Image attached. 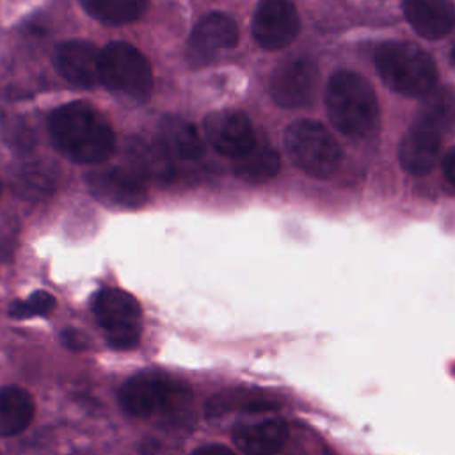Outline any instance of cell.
<instances>
[{
	"label": "cell",
	"instance_id": "obj_1",
	"mask_svg": "<svg viewBox=\"0 0 455 455\" xmlns=\"http://www.w3.org/2000/svg\"><path fill=\"white\" fill-rule=\"evenodd\" d=\"M48 132L59 153L76 164H100L116 149V135L100 112L84 101L57 107Z\"/></svg>",
	"mask_w": 455,
	"mask_h": 455
},
{
	"label": "cell",
	"instance_id": "obj_2",
	"mask_svg": "<svg viewBox=\"0 0 455 455\" xmlns=\"http://www.w3.org/2000/svg\"><path fill=\"white\" fill-rule=\"evenodd\" d=\"M325 110L343 135L364 137L379 119L377 96L370 82L354 71H338L325 91Z\"/></svg>",
	"mask_w": 455,
	"mask_h": 455
},
{
	"label": "cell",
	"instance_id": "obj_3",
	"mask_svg": "<svg viewBox=\"0 0 455 455\" xmlns=\"http://www.w3.org/2000/svg\"><path fill=\"white\" fill-rule=\"evenodd\" d=\"M375 68L382 82L403 96H425L437 82L432 57L418 44L405 41L384 43L375 53Z\"/></svg>",
	"mask_w": 455,
	"mask_h": 455
},
{
	"label": "cell",
	"instance_id": "obj_4",
	"mask_svg": "<svg viewBox=\"0 0 455 455\" xmlns=\"http://www.w3.org/2000/svg\"><path fill=\"white\" fill-rule=\"evenodd\" d=\"M284 149L290 160L306 174L325 180L341 162V148L327 128L316 121L300 119L284 132Z\"/></svg>",
	"mask_w": 455,
	"mask_h": 455
},
{
	"label": "cell",
	"instance_id": "obj_5",
	"mask_svg": "<svg viewBox=\"0 0 455 455\" xmlns=\"http://www.w3.org/2000/svg\"><path fill=\"white\" fill-rule=\"evenodd\" d=\"M98 76L107 89L135 101H146L153 91L148 59L128 43H110L100 52Z\"/></svg>",
	"mask_w": 455,
	"mask_h": 455
},
{
	"label": "cell",
	"instance_id": "obj_6",
	"mask_svg": "<svg viewBox=\"0 0 455 455\" xmlns=\"http://www.w3.org/2000/svg\"><path fill=\"white\" fill-rule=\"evenodd\" d=\"M92 313L108 347L130 350L139 345L142 311L135 297L117 288H103L92 299Z\"/></svg>",
	"mask_w": 455,
	"mask_h": 455
},
{
	"label": "cell",
	"instance_id": "obj_7",
	"mask_svg": "<svg viewBox=\"0 0 455 455\" xmlns=\"http://www.w3.org/2000/svg\"><path fill=\"white\" fill-rule=\"evenodd\" d=\"M188 387L160 373L146 371L130 377L119 389V403L124 412L137 418L151 416L162 409H176L188 402Z\"/></svg>",
	"mask_w": 455,
	"mask_h": 455
},
{
	"label": "cell",
	"instance_id": "obj_8",
	"mask_svg": "<svg viewBox=\"0 0 455 455\" xmlns=\"http://www.w3.org/2000/svg\"><path fill=\"white\" fill-rule=\"evenodd\" d=\"M300 30V18L291 0H259L252 16V37L265 50L288 46Z\"/></svg>",
	"mask_w": 455,
	"mask_h": 455
},
{
	"label": "cell",
	"instance_id": "obj_9",
	"mask_svg": "<svg viewBox=\"0 0 455 455\" xmlns=\"http://www.w3.org/2000/svg\"><path fill=\"white\" fill-rule=\"evenodd\" d=\"M318 71L307 59H290L275 68L270 76V96L284 108H302L311 103Z\"/></svg>",
	"mask_w": 455,
	"mask_h": 455
},
{
	"label": "cell",
	"instance_id": "obj_10",
	"mask_svg": "<svg viewBox=\"0 0 455 455\" xmlns=\"http://www.w3.org/2000/svg\"><path fill=\"white\" fill-rule=\"evenodd\" d=\"M204 135L217 153L235 160L256 144L249 117L238 110L226 108L208 114L204 119Z\"/></svg>",
	"mask_w": 455,
	"mask_h": 455
},
{
	"label": "cell",
	"instance_id": "obj_11",
	"mask_svg": "<svg viewBox=\"0 0 455 455\" xmlns=\"http://www.w3.org/2000/svg\"><path fill=\"white\" fill-rule=\"evenodd\" d=\"M443 130L423 117L409 126L398 146V160L402 167L414 176L428 174L439 162Z\"/></svg>",
	"mask_w": 455,
	"mask_h": 455
},
{
	"label": "cell",
	"instance_id": "obj_12",
	"mask_svg": "<svg viewBox=\"0 0 455 455\" xmlns=\"http://www.w3.org/2000/svg\"><path fill=\"white\" fill-rule=\"evenodd\" d=\"M91 194L103 204L116 208H139L146 203V190L140 178L123 167L92 171L87 176Z\"/></svg>",
	"mask_w": 455,
	"mask_h": 455
},
{
	"label": "cell",
	"instance_id": "obj_13",
	"mask_svg": "<svg viewBox=\"0 0 455 455\" xmlns=\"http://www.w3.org/2000/svg\"><path fill=\"white\" fill-rule=\"evenodd\" d=\"M53 64L59 75L76 87H92L100 82V52L87 41L71 39L57 44Z\"/></svg>",
	"mask_w": 455,
	"mask_h": 455
},
{
	"label": "cell",
	"instance_id": "obj_14",
	"mask_svg": "<svg viewBox=\"0 0 455 455\" xmlns=\"http://www.w3.org/2000/svg\"><path fill=\"white\" fill-rule=\"evenodd\" d=\"M126 158L132 165V172L139 178L142 176L162 183L174 178L172 156L160 139L132 137L126 142Z\"/></svg>",
	"mask_w": 455,
	"mask_h": 455
},
{
	"label": "cell",
	"instance_id": "obj_15",
	"mask_svg": "<svg viewBox=\"0 0 455 455\" xmlns=\"http://www.w3.org/2000/svg\"><path fill=\"white\" fill-rule=\"evenodd\" d=\"M409 25L427 39H439L451 32L455 12L451 0H403Z\"/></svg>",
	"mask_w": 455,
	"mask_h": 455
},
{
	"label": "cell",
	"instance_id": "obj_16",
	"mask_svg": "<svg viewBox=\"0 0 455 455\" xmlns=\"http://www.w3.org/2000/svg\"><path fill=\"white\" fill-rule=\"evenodd\" d=\"M290 428L283 419H265L235 430L233 443L243 455H275L283 450Z\"/></svg>",
	"mask_w": 455,
	"mask_h": 455
},
{
	"label": "cell",
	"instance_id": "obj_17",
	"mask_svg": "<svg viewBox=\"0 0 455 455\" xmlns=\"http://www.w3.org/2000/svg\"><path fill=\"white\" fill-rule=\"evenodd\" d=\"M238 43V27L231 16L212 12L204 16L190 34V50L197 55H213L222 50H231Z\"/></svg>",
	"mask_w": 455,
	"mask_h": 455
},
{
	"label": "cell",
	"instance_id": "obj_18",
	"mask_svg": "<svg viewBox=\"0 0 455 455\" xmlns=\"http://www.w3.org/2000/svg\"><path fill=\"white\" fill-rule=\"evenodd\" d=\"M57 183L55 169L46 162H27L18 165L11 174L12 192L27 201L48 197Z\"/></svg>",
	"mask_w": 455,
	"mask_h": 455
},
{
	"label": "cell",
	"instance_id": "obj_19",
	"mask_svg": "<svg viewBox=\"0 0 455 455\" xmlns=\"http://www.w3.org/2000/svg\"><path fill=\"white\" fill-rule=\"evenodd\" d=\"M32 396L18 386L0 387V435L11 437L23 432L34 419Z\"/></svg>",
	"mask_w": 455,
	"mask_h": 455
},
{
	"label": "cell",
	"instance_id": "obj_20",
	"mask_svg": "<svg viewBox=\"0 0 455 455\" xmlns=\"http://www.w3.org/2000/svg\"><path fill=\"white\" fill-rule=\"evenodd\" d=\"M160 140L171 153L181 160H199L204 153V144L197 130L185 119L167 116L162 121Z\"/></svg>",
	"mask_w": 455,
	"mask_h": 455
},
{
	"label": "cell",
	"instance_id": "obj_21",
	"mask_svg": "<svg viewBox=\"0 0 455 455\" xmlns=\"http://www.w3.org/2000/svg\"><path fill=\"white\" fill-rule=\"evenodd\" d=\"M281 160L277 151L268 144H254L245 155L235 160V174L247 183H263L274 178Z\"/></svg>",
	"mask_w": 455,
	"mask_h": 455
},
{
	"label": "cell",
	"instance_id": "obj_22",
	"mask_svg": "<svg viewBox=\"0 0 455 455\" xmlns=\"http://www.w3.org/2000/svg\"><path fill=\"white\" fill-rule=\"evenodd\" d=\"M80 4L94 20L107 25L133 23L148 7V0H80Z\"/></svg>",
	"mask_w": 455,
	"mask_h": 455
},
{
	"label": "cell",
	"instance_id": "obj_23",
	"mask_svg": "<svg viewBox=\"0 0 455 455\" xmlns=\"http://www.w3.org/2000/svg\"><path fill=\"white\" fill-rule=\"evenodd\" d=\"M275 403L268 398L259 395L258 391H247V389H233V391H224L215 396H212L206 402V416H219L226 414L229 411H267L274 409Z\"/></svg>",
	"mask_w": 455,
	"mask_h": 455
},
{
	"label": "cell",
	"instance_id": "obj_24",
	"mask_svg": "<svg viewBox=\"0 0 455 455\" xmlns=\"http://www.w3.org/2000/svg\"><path fill=\"white\" fill-rule=\"evenodd\" d=\"M53 309H55V297L44 290H37L25 300H14L9 306V316L16 320H25L32 316H46Z\"/></svg>",
	"mask_w": 455,
	"mask_h": 455
},
{
	"label": "cell",
	"instance_id": "obj_25",
	"mask_svg": "<svg viewBox=\"0 0 455 455\" xmlns=\"http://www.w3.org/2000/svg\"><path fill=\"white\" fill-rule=\"evenodd\" d=\"M60 336H62V343L71 350H84L87 347V338L76 329L68 327L62 331Z\"/></svg>",
	"mask_w": 455,
	"mask_h": 455
},
{
	"label": "cell",
	"instance_id": "obj_26",
	"mask_svg": "<svg viewBox=\"0 0 455 455\" xmlns=\"http://www.w3.org/2000/svg\"><path fill=\"white\" fill-rule=\"evenodd\" d=\"M453 167H455V149H450L443 158V174H444V180L450 187H453V181H455Z\"/></svg>",
	"mask_w": 455,
	"mask_h": 455
},
{
	"label": "cell",
	"instance_id": "obj_27",
	"mask_svg": "<svg viewBox=\"0 0 455 455\" xmlns=\"http://www.w3.org/2000/svg\"><path fill=\"white\" fill-rule=\"evenodd\" d=\"M190 455H235V453L224 444H204L196 448Z\"/></svg>",
	"mask_w": 455,
	"mask_h": 455
},
{
	"label": "cell",
	"instance_id": "obj_28",
	"mask_svg": "<svg viewBox=\"0 0 455 455\" xmlns=\"http://www.w3.org/2000/svg\"><path fill=\"white\" fill-rule=\"evenodd\" d=\"M73 455H91V453H87V451H75Z\"/></svg>",
	"mask_w": 455,
	"mask_h": 455
},
{
	"label": "cell",
	"instance_id": "obj_29",
	"mask_svg": "<svg viewBox=\"0 0 455 455\" xmlns=\"http://www.w3.org/2000/svg\"><path fill=\"white\" fill-rule=\"evenodd\" d=\"M2 190H4V185H2V180H0V194H2Z\"/></svg>",
	"mask_w": 455,
	"mask_h": 455
}]
</instances>
